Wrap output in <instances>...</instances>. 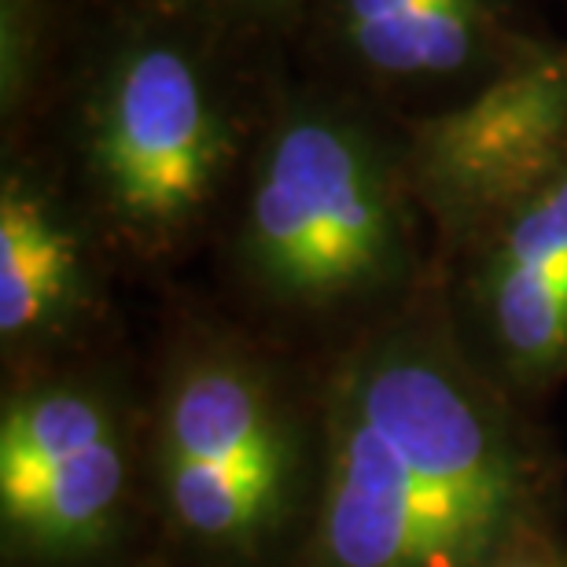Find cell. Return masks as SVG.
Here are the masks:
<instances>
[{
    "label": "cell",
    "mask_w": 567,
    "mask_h": 567,
    "mask_svg": "<svg viewBox=\"0 0 567 567\" xmlns=\"http://www.w3.org/2000/svg\"><path fill=\"white\" fill-rule=\"evenodd\" d=\"M147 505L188 567H291L321 475V399L280 339L185 313L144 405Z\"/></svg>",
    "instance_id": "cell-4"
},
{
    "label": "cell",
    "mask_w": 567,
    "mask_h": 567,
    "mask_svg": "<svg viewBox=\"0 0 567 567\" xmlns=\"http://www.w3.org/2000/svg\"><path fill=\"white\" fill-rule=\"evenodd\" d=\"M439 266L567 163V41L553 38L461 104L405 122Z\"/></svg>",
    "instance_id": "cell-7"
},
{
    "label": "cell",
    "mask_w": 567,
    "mask_h": 567,
    "mask_svg": "<svg viewBox=\"0 0 567 567\" xmlns=\"http://www.w3.org/2000/svg\"><path fill=\"white\" fill-rule=\"evenodd\" d=\"M564 8H567V0H564Z\"/></svg>",
    "instance_id": "cell-14"
},
{
    "label": "cell",
    "mask_w": 567,
    "mask_h": 567,
    "mask_svg": "<svg viewBox=\"0 0 567 567\" xmlns=\"http://www.w3.org/2000/svg\"><path fill=\"white\" fill-rule=\"evenodd\" d=\"M147 505L144 410L89 354L8 369L0 399L4 567L115 564Z\"/></svg>",
    "instance_id": "cell-5"
},
{
    "label": "cell",
    "mask_w": 567,
    "mask_h": 567,
    "mask_svg": "<svg viewBox=\"0 0 567 567\" xmlns=\"http://www.w3.org/2000/svg\"><path fill=\"white\" fill-rule=\"evenodd\" d=\"M280 55L247 49L181 0L74 11L44 107L49 158L118 266L169 269L221 229Z\"/></svg>",
    "instance_id": "cell-2"
},
{
    "label": "cell",
    "mask_w": 567,
    "mask_h": 567,
    "mask_svg": "<svg viewBox=\"0 0 567 567\" xmlns=\"http://www.w3.org/2000/svg\"><path fill=\"white\" fill-rule=\"evenodd\" d=\"M439 269L461 339L505 391L567 383V163Z\"/></svg>",
    "instance_id": "cell-8"
},
{
    "label": "cell",
    "mask_w": 567,
    "mask_h": 567,
    "mask_svg": "<svg viewBox=\"0 0 567 567\" xmlns=\"http://www.w3.org/2000/svg\"><path fill=\"white\" fill-rule=\"evenodd\" d=\"M229 288L280 336L365 332L435 277L405 122L302 71H269L262 126L221 221Z\"/></svg>",
    "instance_id": "cell-3"
},
{
    "label": "cell",
    "mask_w": 567,
    "mask_h": 567,
    "mask_svg": "<svg viewBox=\"0 0 567 567\" xmlns=\"http://www.w3.org/2000/svg\"><path fill=\"white\" fill-rule=\"evenodd\" d=\"M317 399L321 475L291 567H494L557 519L546 442L461 339L442 269L332 347Z\"/></svg>",
    "instance_id": "cell-1"
},
{
    "label": "cell",
    "mask_w": 567,
    "mask_h": 567,
    "mask_svg": "<svg viewBox=\"0 0 567 567\" xmlns=\"http://www.w3.org/2000/svg\"><path fill=\"white\" fill-rule=\"evenodd\" d=\"M122 567H169V560L166 557H141V560H130Z\"/></svg>",
    "instance_id": "cell-13"
},
{
    "label": "cell",
    "mask_w": 567,
    "mask_h": 567,
    "mask_svg": "<svg viewBox=\"0 0 567 567\" xmlns=\"http://www.w3.org/2000/svg\"><path fill=\"white\" fill-rule=\"evenodd\" d=\"M494 567H567V542L557 530V519L527 527L502 549Z\"/></svg>",
    "instance_id": "cell-12"
},
{
    "label": "cell",
    "mask_w": 567,
    "mask_h": 567,
    "mask_svg": "<svg viewBox=\"0 0 567 567\" xmlns=\"http://www.w3.org/2000/svg\"><path fill=\"white\" fill-rule=\"evenodd\" d=\"M553 38L535 0H306L288 55L410 122L461 104Z\"/></svg>",
    "instance_id": "cell-6"
},
{
    "label": "cell",
    "mask_w": 567,
    "mask_h": 567,
    "mask_svg": "<svg viewBox=\"0 0 567 567\" xmlns=\"http://www.w3.org/2000/svg\"><path fill=\"white\" fill-rule=\"evenodd\" d=\"M115 255L49 155L4 147L0 354L8 369L85 354L107 313Z\"/></svg>",
    "instance_id": "cell-9"
},
{
    "label": "cell",
    "mask_w": 567,
    "mask_h": 567,
    "mask_svg": "<svg viewBox=\"0 0 567 567\" xmlns=\"http://www.w3.org/2000/svg\"><path fill=\"white\" fill-rule=\"evenodd\" d=\"M181 4L196 8L247 49L266 55L291 49L306 11V0H181Z\"/></svg>",
    "instance_id": "cell-11"
},
{
    "label": "cell",
    "mask_w": 567,
    "mask_h": 567,
    "mask_svg": "<svg viewBox=\"0 0 567 567\" xmlns=\"http://www.w3.org/2000/svg\"><path fill=\"white\" fill-rule=\"evenodd\" d=\"M74 0H0V126L4 147L30 141L74 27Z\"/></svg>",
    "instance_id": "cell-10"
}]
</instances>
